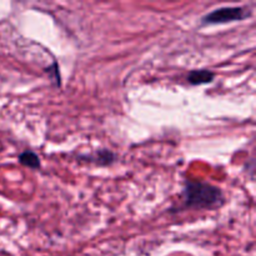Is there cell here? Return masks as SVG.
<instances>
[{"mask_svg":"<svg viewBox=\"0 0 256 256\" xmlns=\"http://www.w3.org/2000/svg\"><path fill=\"white\" fill-rule=\"evenodd\" d=\"M215 79V72L209 69H194L186 74V82L192 86L212 84Z\"/></svg>","mask_w":256,"mask_h":256,"instance_id":"277c9868","label":"cell"},{"mask_svg":"<svg viewBox=\"0 0 256 256\" xmlns=\"http://www.w3.org/2000/svg\"><path fill=\"white\" fill-rule=\"evenodd\" d=\"M18 162L22 164V166L28 168L32 170H39L42 168V162H40L39 155L32 150H24L18 155Z\"/></svg>","mask_w":256,"mask_h":256,"instance_id":"5b68a950","label":"cell"},{"mask_svg":"<svg viewBox=\"0 0 256 256\" xmlns=\"http://www.w3.org/2000/svg\"><path fill=\"white\" fill-rule=\"evenodd\" d=\"M45 72H52V79L55 82V85H56L58 88L60 86V84H62V78H60V70H59V65H58L56 62H52L50 66L45 68Z\"/></svg>","mask_w":256,"mask_h":256,"instance_id":"8992f818","label":"cell"},{"mask_svg":"<svg viewBox=\"0 0 256 256\" xmlns=\"http://www.w3.org/2000/svg\"><path fill=\"white\" fill-rule=\"evenodd\" d=\"M78 162H84L88 164L96 165L99 168H106L115 164L116 162V154L108 148L94 150L90 154H80L76 156Z\"/></svg>","mask_w":256,"mask_h":256,"instance_id":"3957f363","label":"cell"},{"mask_svg":"<svg viewBox=\"0 0 256 256\" xmlns=\"http://www.w3.org/2000/svg\"><path fill=\"white\" fill-rule=\"evenodd\" d=\"M226 202L224 192L219 186L202 180L184 182L182 190V210H216Z\"/></svg>","mask_w":256,"mask_h":256,"instance_id":"6da1fadb","label":"cell"},{"mask_svg":"<svg viewBox=\"0 0 256 256\" xmlns=\"http://www.w3.org/2000/svg\"><path fill=\"white\" fill-rule=\"evenodd\" d=\"M252 16V12L248 6H222L212 10L200 19L202 26H214V25L232 24L242 22Z\"/></svg>","mask_w":256,"mask_h":256,"instance_id":"7a4b0ae2","label":"cell"}]
</instances>
